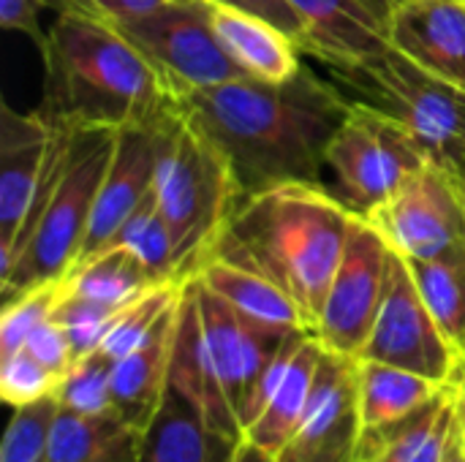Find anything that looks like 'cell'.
<instances>
[{"label":"cell","instance_id":"d4e9b609","mask_svg":"<svg viewBox=\"0 0 465 462\" xmlns=\"http://www.w3.org/2000/svg\"><path fill=\"white\" fill-rule=\"evenodd\" d=\"M221 441L223 438L210 433L202 414L169 387L158 414L142 433L136 462H221L229 455L213 460V447Z\"/></svg>","mask_w":465,"mask_h":462},{"label":"cell","instance_id":"30bf717a","mask_svg":"<svg viewBox=\"0 0 465 462\" xmlns=\"http://www.w3.org/2000/svg\"><path fill=\"white\" fill-rule=\"evenodd\" d=\"M362 218L398 256L436 259L465 242L463 185L450 169L428 163Z\"/></svg>","mask_w":465,"mask_h":462},{"label":"cell","instance_id":"9c48e42d","mask_svg":"<svg viewBox=\"0 0 465 462\" xmlns=\"http://www.w3.org/2000/svg\"><path fill=\"white\" fill-rule=\"evenodd\" d=\"M360 359L395 365L436 384H455L465 373L460 354L428 310L406 259L395 251L390 256L384 300Z\"/></svg>","mask_w":465,"mask_h":462},{"label":"cell","instance_id":"836d02e7","mask_svg":"<svg viewBox=\"0 0 465 462\" xmlns=\"http://www.w3.org/2000/svg\"><path fill=\"white\" fill-rule=\"evenodd\" d=\"M57 384L60 376L46 370L27 349L0 357V395L14 408L54 395Z\"/></svg>","mask_w":465,"mask_h":462},{"label":"cell","instance_id":"3957f363","mask_svg":"<svg viewBox=\"0 0 465 462\" xmlns=\"http://www.w3.org/2000/svg\"><path fill=\"white\" fill-rule=\"evenodd\" d=\"M38 52L46 68L41 112L60 128L120 131L180 106L166 76L106 19L57 11Z\"/></svg>","mask_w":465,"mask_h":462},{"label":"cell","instance_id":"83f0119b","mask_svg":"<svg viewBox=\"0 0 465 462\" xmlns=\"http://www.w3.org/2000/svg\"><path fill=\"white\" fill-rule=\"evenodd\" d=\"M109 245L128 248L158 283H183L180 272H177V261H174L172 234H169V226H166L161 210H158L155 188L136 207V212L123 223V229L117 231V237Z\"/></svg>","mask_w":465,"mask_h":462},{"label":"cell","instance_id":"ffe728a7","mask_svg":"<svg viewBox=\"0 0 465 462\" xmlns=\"http://www.w3.org/2000/svg\"><path fill=\"white\" fill-rule=\"evenodd\" d=\"M455 430L458 406L450 384L406 419L362 430L354 462H441Z\"/></svg>","mask_w":465,"mask_h":462},{"label":"cell","instance_id":"74e56055","mask_svg":"<svg viewBox=\"0 0 465 462\" xmlns=\"http://www.w3.org/2000/svg\"><path fill=\"white\" fill-rule=\"evenodd\" d=\"M44 8H52V0H0V25L33 38L41 49L46 41V30L41 27Z\"/></svg>","mask_w":465,"mask_h":462},{"label":"cell","instance_id":"603a6c76","mask_svg":"<svg viewBox=\"0 0 465 462\" xmlns=\"http://www.w3.org/2000/svg\"><path fill=\"white\" fill-rule=\"evenodd\" d=\"M155 286L161 283L147 272V267L128 248L120 245H106L74 261L71 270L60 278L63 294L82 297L114 310L131 305Z\"/></svg>","mask_w":465,"mask_h":462},{"label":"cell","instance_id":"44dd1931","mask_svg":"<svg viewBox=\"0 0 465 462\" xmlns=\"http://www.w3.org/2000/svg\"><path fill=\"white\" fill-rule=\"evenodd\" d=\"M324 351L327 349L316 338V332H308L297 343L294 354L289 357L267 406L242 433V441L248 447H253L256 452H262L267 460H278L283 455V449L289 447L292 436L297 433L305 406L311 400Z\"/></svg>","mask_w":465,"mask_h":462},{"label":"cell","instance_id":"8fae6325","mask_svg":"<svg viewBox=\"0 0 465 462\" xmlns=\"http://www.w3.org/2000/svg\"><path fill=\"white\" fill-rule=\"evenodd\" d=\"M390 256L384 237L357 215L316 324V338L327 351L360 359L384 300Z\"/></svg>","mask_w":465,"mask_h":462},{"label":"cell","instance_id":"8992f818","mask_svg":"<svg viewBox=\"0 0 465 462\" xmlns=\"http://www.w3.org/2000/svg\"><path fill=\"white\" fill-rule=\"evenodd\" d=\"M117 131H74L68 161L44 204L35 226L25 237L16 267L3 283V297L11 300L25 289L63 278L79 259L98 188L114 152Z\"/></svg>","mask_w":465,"mask_h":462},{"label":"cell","instance_id":"7c38bea8","mask_svg":"<svg viewBox=\"0 0 465 462\" xmlns=\"http://www.w3.org/2000/svg\"><path fill=\"white\" fill-rule=\"evenodd\" d=\"M360 436L357 359L324 351L302 422L275 462H354Z\"/></svg>","mask_w":465,"mask_h":462},{"label":"cell","instance_id":"ee69618b","mask_svg":"<svg viewBox=\"0 0 465 462\" xmlns=\"http://www.w3.org/2000/svg\"><path fill=\"white\" fill-rule=\"evenodd\" d=\"M458 180H460V185H463V196H465V174H455Z\"/></svg>","mask_w":465,"mask_h":462},{"label":"cell","instance_id":"f546056e","mask_svg":"<svg viewBox=\"0 0 465 462\" xmlns=\"http://www.w3.org/2000/svg\"><path fill=\"white\" fill-rule=\"evenodd\" d=\"M112 368L114 362L101 351L76 359L57 384V403L68 411L98 417L114 411L112 406Z\"/></svg>","mask_w":465,"mask_h":462},{"label":"cell","instance_id":"f35d334b","mask_svg":"<svg viewBox=\"0 0 465 462\" xmlns=\"http://www.w3.org/2000/svg\"><path fill=\"white\" fill-rule=\"evenodd\" d=\"M139 444H142V436L134 433L125 441H120L114 449H109L104 457H98V460L93 462H136L139 460Z\"/></svg>","mask_w":465,"mask_h":462},{"label":"cell","instance_id":"ac0fdd59","mask_svg":"<svg viewBox=\"0 0 465 462\" xmlns=\"http://www.w3.org/2000/svg\"><path fill=\"white\" fill-rule=\"evenodd\" d=\"M305 27L302 52L316 63L360 60L390 46L387 22L362 0H289Z\"/></svg>","mask_w":465,"mask_h":462},{"label":"cell","instance_id":"e575fe53","mask_svg":"<svg viewBox=\"0 0 465 462\" xmlns=\"http://www.w3.org/2000/svg\"><path fill=\"white\" fill-rule=\"evenodd\" d=\"M25 349L46 368L52 370L54 376H65L68 368L74 365V351H71V343H68V335L63 332V327L49 319L44 321L25 343Z\"/></svg>","mask_w":465,"mask_h":462},{"label":"cell","instance_id":"2e32d148","mask_svg":"<svg viewBox=\"0 0 465 462\" xmlns=\"http://www.w3.org/2000/svg\"><path fill=\"white\" fill-rule=\"evenodd\" d=\"M169 387L177 389L207 422L210 433L229 444L242 441V428L237 422V414L215 376V368L210 362L196 294L191 286V278L183 280L180 291V313H177V338H174V354H172V373Z\"/></svg>","mask_w":465,"mask_h":462},{"label":"cell","instance_id":"7a4b0ae2","mask_svg":"<svg viewBox=\"0 0 465 462\" xmlns=\"http://www.w3.org/2000/svg\"><path fill=\"white\" fill-rule=\"evenodd\" d=\"M354 218L327 185L264 188L237 202L213 256L270 278L297 302L308 329L316 332Z\"/></svg>","mask_w":465,"mask_h":462},{"label":"cell","instance_id":"4dcf8cb0","mask_svg":"<svg viewBox=\"0 0 465 462\" xmlns=\"http://www.w3.org/2000/svg\"><path fill=\"white\" fill-rule=\"evenodd\" d=\"M57 408V395L14 408L3 438L0 462H49V438Z\"/></svg>","mask_w":465,"mask_h":462},{"label":"cell","instance_id":"8d00e7d4","mask_svg":"<svg viewBox=\"0 0 465 462\" xmlns=\"http://www.w3.org/2000/svg\"><path fill=\"white\" fill-rule=\"evenodd\" d=\"M210 5H229V8H240L256 16H264L267 22L278 25L281 30H286L300 46L305 41V27L302 19L297 16V11L292 8L289 0H204Z\"/></svg>","mask_w":465,"mask_h":462},{"label":"cell","instance_id":"ba28073f","mask_svg":"<svg viewBox=\"0 0 465 462\" xmlns=\"http://www.w3.org/2000/svg\"><path fill=\"white\" fill-rule=\"evenodd\" d=\"M106 22L114 25L166 76L180 98L245 76L223 52L204 0L169 3L150 14Z\"/></svg>","mask_w":465,"mask_h":462},{"label":"cell","instance_id":"d6a6232c","mask_svg":"<svg viewBox=\"0 0 465 462\" xmlns=\"http://www.w3.org/2000/svg\"><path fill=\"white\" fill-rule=\"evenodd\" d=\"M114 316H117L114 308H106V305H98V302H90V300H82V297L63 294V289H60V302H57L52 319L68 335L74 362H76V359H82V357L101 349V340H104V335H106Z\"/></svg>","mask_w":465,"mask_h":462},{"label":"cell","instance_id":"6da1fadb","mask_svg":"<svg viewBox=\"0 0 465 462\" xmlns=\"http://www.w3.org/2000/svg\"><path fill=\"white\" fill-rule=\"evenodd\" d=\"M188 120L226 155L242 196L286 185H327V147L351 101L313 65L289 82L234 79L180 98Z\"/></svg>","mask_w":465,"mask_h":462},{"label":"cell","instance_id":"ab89813d","mask_svg":"<svg viewBox=\"0 0 465 462\" xmlns=\"http://www.w3.org/2000/svg\"><path fill=\"white\" fill-rule=\"evenodd\" d=\"M441 462H465V447L463 436H460V425H458V430H455V436H452V444H450V449H447V455H444V460Z\"/></svg>","mask_w":465,"mask_h":462},{"label":"cell","instance_id":"1f68e13d","mask_svg":"<svg viewBox=\"0 0 465 462\" xmlns=\"http://www.w3.org/2000/svg\"><path fill=\"white\" fill-rule=\"evenodd\" d=\"M57 302H60V278L25 289L16 297L5 300L0 316V357L25 349L27 338L54 316Z\"/></svg>","mask_w":465,"mask_h":462},{"label":"cell","instance_id":"f6af8a7d","mask_svg":"<svg viewBox=\"0 0 465 462\" xmlns=\"http://www.w3.org/2000/svg\"><path fill=\"white\" fill-rule=\"evenodd\" d=\"M463 378H465V373H463Z\"/></svg>","mask_w":465,"mask_h":462},{"label":"cell","instance_id":"e0dca14e","mask_svg":"<svg viewBox=\"0 0 465 462\" xmlns=\"http://www.w3.org/2000/svg\"><path fill=\"white\" fill-rule=\"evenodd\" d=\"M183 291V289H180ZM180 297L161 316L147 340L128 357L117 359L112 368V406L117 417L136 433H144L158 414L163 395L169 389L172 354L177 338Z\"/></svg>","mask_w":465,"mask_h":462},{"label":"cell","instance_id":"d6986e66","mask_svg":"<svg viewBox=\"0 0 465 462\" xmlns=\"http://www.w3.org/2000/svg\"><path fill=\"white\" fill-rule=\"evenodd\" d=\"M210 25L223 52L248 79L289 82L305 65L302 46L264 16L229 5H210Z\"/></svg>","mask_w":465,"mask_h":462},{"label":"cell","instance_id":"7402d4cb","mask_svg":"<svg viewBox=\"0 0 465 462\" xmlns=\"http://www.w3.org/2000/svg\"><path fill=\"white\" fill-rule=\"evenodd\" d=\"M193 278H199L240 316L256 324L275 327V329H308L297 302L281 286H275L270 278L253 270L210 256Z\"/></svg>","mask_w":465,"mask_h":462},{"label":"cell","instance_id":"484cf974","mask_svg":"<svg viewBox=\"0 0 465 462\" xmlns=\"http://www.w3.org/2000/svg\"><path fill=\"white\" fill-rule=\"evenodd\" d=\"M436 324L465 365V242L436 259H406Z\"/></svg>","mask_w":465,"mask_h":462},{"label":"cell","instance_id":"b9f144b4","mask_svg":"<svg viewBox=\"0 0 465 462\" xmlns=\"http://www.w3.org/2000/svg\"><path fill=\"white\" fill-rule=\"evenodd\" d=\"M221 462H240V444H234V447L229 449V455Z\"/></svg>","mask_w":465,"mask_h":462},{"label":"cell","instance_id":"52a82bcc","mask_svg":"<svg viewBox=\"0 0 465 462\" xmlns=\"http://www.w3.org/2000/svg\"><path fill=\"white\" fill-rule=\"evenodd\" d=\"M324 163L332 196L354 215H368L430 158L401 123L351 101Z\"/></svg>","mask_w":465,"mask_h":462},{"label":"cell","instance_id":"9a60e30c","mask_svg":"<svg viewBox=\"0 0 465 462\" xmlns=\"http://www.w3.org/2000/svg\"><path fill=\"white\" fill-rule=\"evenodd\" d=\"M390 44L465 90V0H406L387 22Z\"/></svg>","mask_w":465,"mask_h":462},{"label":"cell","instance_id":"60d3db41","mask_svg":"<svg viewBox=\"0 0 465 462\" xmlns=\"http://www.w3.org/2000/svg\"><path fill=\"white\" fill-rule=\"evenodd\" d=\"M455 406H458V425H460V436H463L465 447V378L455 381Z\"/></svg>","mask_w":465,"mask_h":462},{"label":"cell","instance_id":"f1b7e54d","mask_svg":"<svg viewBox=\"0 0 465 462\" xmlns=\"http://www.w3.org/2000/svg\"><path fill=\"white\" fill-rule=\"evenodd\" d=\"M180 289H183V283H161V286L144 291L139 300H134L123 310H117L98 351L104 357H109L112 362H117V359L128 357L134 349H139L147 340V335L155 329L161 316L174 305V300L180 297Z\"/></svg>","mask_w":465,"mask_h":462},{"label":"cell","instance_id":"cb8c5ba5","mask_svg":"<svg viewBox=\"0 0 465 462\" xmlns=\"http://www.w3.org/2000/svg\"><path fill=\"white\" fill-rule=\"evenodd\" d=\"M444 387L420 373L373 362L357 359V395H360V422L362 430L384 428L392 422L406 419L425 403H430Z\"/></svg>","mask_w":465,"mask_h":462},{"label":"cell","instance_id":"4316f807","mask_svg":"<svg viewBox=\"0 0 465 462\" xmlns=\"http://www.w3.org/2000/svg\"><path fill=\"white\" fill-rule=\"evenodd\" d=\"M134 433L136 430H131L117 417V411L87 417V414H76L60 406L54 425H52V438H49V462L98 460Z\"/></svg>","mask_w":465,"mask_h":462},{"label":"cell","instance_id":"5bb4252c","mask_svg":"<svg viewBox=\"0 0 465 462\" xmlns=\"http://www.w3.org/2000/svg\"><path fill=\"white\" fill-rule=\"evenodd\" d=\"M166 117L158 123L128 125L114 133V152L98 188V199L79 259L106 248L117 237L123 223L136 212V207L153 193Z\"/></svg>","mask_w":465,"mask_h":462},{"label":"cell","instance_id":"7bdbcfd3","mask_svg":"<svg viewBox=\"0 0 465 462\" xmlns=\"http://www.w3.org/2000/svg\"><path fill=\"white\" fill-rule=\"evenodd\" d=\"M403 3H406V0H390V5H392V11H395L398 5H403Z\"/></svg>","mask_w":465,"mask_h":462},{"label":"cell","instance_id":"d590c367","mask_svg":"<svg viewBox=\"0 0 465 462\" xmlns=\"http://www.w3.org/2000/svg\"><path fill=\"white\" fill-rule=\"evenodd\" d=\"M169 3H199V0H52L54 11H76L98 19H123L150 14Z\"/></svg>","mask_w":465,"mask_h":462},{"label":"cell","instance_id":"277c9868","mask_svg":"<svg viewBox=\"0 0 465 462\" xmlns=\"http://www.w3.org/2000/svg\"><path fill=\"white\" fill-rule=\"evenodd\" d=\"M155 199L172 234L180 280H188L213 256L242 191L226 155L188 120L183 106L163 125Z\"/></svg>","mask_w":465,"mask_h":462},{"label":"cell","instance_id":"4fadbf2b","mask_svg":"<svg viewBox=\"0 0 465 462\" xmlns=\"http://www.w3.org/2000/svg\"><path fill=\"white\" fill-rule=\"evenodd\" d=\"M54 125L46 114L0 101V283L14 272L16 240L44 177Z\"/></svg>","mask_w":465,"mask_h":462},{"label":"cell","instance_id":"5b68a950","mask_svg":"<svg viewBox=\"0 0 465 462\" xmlns=\"http://www.w3.org/2000/svg\"><path fill=\"white\" fill-rule=\"evenodd\" d=\"M341 93L401 123L430 163L465 174V90L430 71L392 44L360 60L319 63Z\"/></svg>","mask_w":465,"mask_h":462}]
</instances>
